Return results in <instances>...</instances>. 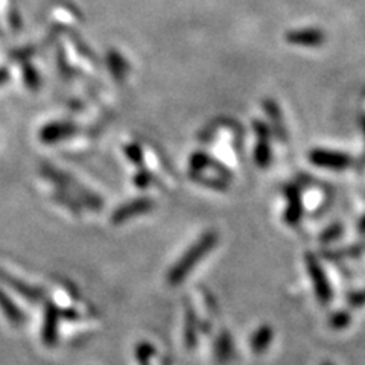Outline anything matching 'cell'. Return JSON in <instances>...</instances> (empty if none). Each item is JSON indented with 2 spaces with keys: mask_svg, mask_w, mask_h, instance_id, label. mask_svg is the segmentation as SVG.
I'll list each match as a JSON object with an SVG mask.
<instances>
[{
  "mask_svg": "<svg viewBox=\"0 0 365 365\" xmlns=\"http://www.w3.org/2000/svg\"><path fill=\"white\" fill-rule=\"evenodd\" d=\"M107 60H108V67H110V71L113 72L114 78L119 79V81H120V79H123L125 76H127L128 64L125 63L123 56H120L118 52L111 51L107 55Z\"/></svg>",
  "mask_w": 365,
  "mask_h": 365,
  "instance_id": "cell-15",
  "label": "cell"
},
{
  "mask_svg": "<svg viewBox=\"0 0 365 365\" xmlns=\"http://www.w3.org/2000/svg\"><path fill=\"white\" fill-rule=\"evenodd\" d=\"M0 309L4 311L9 323L21 324L25 322V315H23V312L16 306V303L11 300L2 289H0Z\"/></svg>",
  "mask_w": 365,
  "mask_h": 365,
  "instance_id": "cell-13",
  "label": "cell"
},
{
  "mask_svg": "<svg viewBox=\"0 0 365 365\" xmlns=\"http://www.w3.org/2000/svg\"><path fill=\"white\" fill-rule=\"evenodd\" d=\"M287 40L292 44L300 46H317L323 41V34L315 29H300L287 34Z\"/></svg>",
  "mask_w": 365,
  "mask_h": 365,
  "instance_id": "cell-11",
  "label": "cell"
},
{
  "mask_svg": "<svg viewBox=\"0 0 365 365\" xmlns=\"http://www.w3.org/2000/svg\"><path fill=\"white\" fill-rule=\"evenodd\" d=\"M306 260H307V267H309V274H311V277H312L314 287L317 289L318 299L322 300V302H327L330 299V289H329V284L326 282V277H324L322 268H319L318 262L311 255L307 256Z\"/></svg>",
  "mask_w": 365,
  "mask_h": 365,
  "instance_id": "cell-8",
  "label": "cell"
},
{
  "mask_svg": "<svg viewBox=\"0 0 365 365\" xmlns=\"http://www.w3.org/2000/svg\"><path fill=\"white\" fill-rule=\"evenodd\" d=\"M311 160L319 166H342L344 163V158L341 155L326 151H314L311 154Z\"/></svg>",
  "mask_w": 365,
  "mask_h": 365,
  "instance_id": "cell-16",
  "label": "cell"
},
{
  "mask_svg": "<svg viewBox=\"0 0 365 365\" xmlns=\"http://www.w3.org/2000/svg\"><path fill=\"white\" fill-rule=\"evenodd\" d=\"M209 163H210V160L207 155L193 154L192 160H190V168H192V170H201L205 166H209Z\"/></svg>",
  "mask_w": 365,
  "mask_h": 365,
  "instance_id": "cell-19",
  "label": "cell"
},
{
  "mask_svg": "<svg viewBox=\"0 0 365 365\" xmlns=\"http://www.w3.org/2000/svg\"><path fill=\"white\" fill-rule=\"evenodd\" d=\"M198 334H200V322H198L197 312L189 307L185 318V344L189 350L197 347Z\"/></svg>",
  "mask_w": 365,
  "mask_h": 365,
  "instance_id": "cell-12",
  "label": "cell"
},
{
  "mask_svg": "<svg viewBox=\"0 0 365 365\" xmlns=\"http://www.w3.org/2000/svg\"><path fill=\"white\" fill-rule=\"evenodd\" d=\"M255 130L259 137L256 150H255V162L259 168H267L271 163V146H269V128L262 120L255 122Z\"/></svg>",
  "mask_w": 365,
  "mask_h": 365,
  "instance_id": "cell-4",
  "label": "cell"
},
{
  "mask_svg": "<svg viewBox=\"0 0 365 365\" xmlns=\"http://www.w3.org/2000/svg\"><path fill=\"white\" fill-rule=\"evenodd\" d=\"M274 339V330L269 324H262L257 327L253 335L250 338V347L253 350L255 355H262V353L267 351L269 346L272 344Z\"/></svg>",
  "mask_w": 365,
  "mask_h": 365,
  "instance_id": "cell-9",
  "label": "cell"
},
{
  "mask_svg": "<svg viewBox=\"0 0 365 365\" xmlns=\"http://www.w3.org/2000/svg\"><path fill=\"white\" fill-rule=\"evenodd\" d=\"M134 182H135L137 187H142V189L148 187L151 185L150 173H148V170H140V173L134 177Z\"/></svg>",
  "mask_w": 365,
  "mask_h": 365,
  "instance_id": "cell-20",
  "label": "cell"
},
{
  "mask_svg": "<svg viewBox=\"0 0 365 365\" xmlns=\"http://www.w3.org/2000/svg\"><path fill=\"white\" fill-rule=\"evenodd\" d=\"M125 153H127L128 158L131 160V162L137 166L142 165V160H143V154H142V150L137 145H128L127 148H125Z\"/></svg>",
  "mask_w": 365,
  "mask_h": 365,
  "instance_id": "cell-18",
  "label": "cell"
},
{
  "mask_svg": "<svg viewBox=\"0 0 365 365\" xmlns=\"http://www.w3.org/2000/svg\"><path fill=\"white\" fill-rule=\"evenodd\" d=\"M154 356L155 349L151 342H140V344L135 347V361L139 365H150Z\"/></svg>",
  "mask_w": 365,
  "mask_h": 365,
  "instance_id": "cell-17",
  "label": "cell"
},
{
  "mask_svg": "<svg viewBox=\"0 0 365 365\" xmlns=\"http://www.w3.org/2000/svg\"><path fill=\"white\" fill-rule=\"evenodd\" d=\"M287 198H288V209L284 212V220L289 225H297L302 218V201L300 193L295 186L287 187Z\"/></svg>",
  "mask_w": 365,
  "mask_h": 365,
  "instance_id": "cell-10",
  "label": "cell"
},
{
  "mask_svg": "<svg viewBox=\"0 0 365 365\" xmlns=\"http://www.w3.org/2000/svg\"><path fill=\"white\" fill-rule=\"evenodd\" d=\"M78 131V128L75 127L73 123L68 122H55V123H49L41 130V140L46 143H53V142H60L67 139V137L75 135V133Z\"/></svg>",
  "mask_w": 365,
  "mask_h": 365,
  "instance_id": "cell-7",
  "label": "cell"
},
{
  "mask_svg": "<svg viewBox=\"0 0 365 365\" xmlns=\"http://www.w3.org/2000/svg\"><path fill=\"white\" fill-rule=\"evenodd\" d=\"M0 282H4L6 287H9L11 289H14L17 294H20L21 297H25L29 302L32 303H40L44 300V291L40 288L32 287V284H28L25 282H21L13 276H9L5 271L0 269Z\"/></svg>",
  "mask_w": 365,
  "mask_h": 365,
  "instance_id": "cell-5",
  "label": "cell"
},
{
  "mask_svg": "<svg viewBox=\"0 0 365 365\" xmlns=\"http://www.w3.org/2000/svg\"><path fill=\"white\" fill-rule=\"evenodd\" d=\"M264 107H265V111L268 116L271 118L272 120V128L274 131H276V134L279 137H282V139H284V134H287V131H284L283 128V123H282V114H280V110L277 107V104L274 101L268 99L264 102Z\"/></svg>",
  "mask_w": 365,
  "mask_h": 365,
  "instance_id": "cell-14",
  "label": "cell"
},
{
  "mask_svg": "<svg viewBox=\"0 0 365 365\" xmlns=\"http://www.w3.org/2000/svg\"><path fill=\"white\" fill-rule=\"evenodd\" d=\"M213 358L216 364L220 365H227L235 358V342L233 336L224 330L215 339L213 344Z\"/></svg>",
  "mask_w": 365,
  "mask_h": 365,
  "instance_id": "cell-6",
  "label": "cell"
},
{
  "mask_svg": "<svg viewBox=\"0 0 365 365\" xmlns=\"http://www.w3.org/2000/svg\"><path fill=\"white\" fill-rule=\"evenodd\" d=\"M154 209V201L150 198H139V200H134L130 201L127 204L120 205V207L113 213L111 216V222L113 224H123L130 221L134 216H139L143 213L151 212Z\"/></svg>",
  "mask_w": 365,
  "mask_h": 365,
  "instance_id": "cell-3",
  "label": "cell"
},
{
  "mask_svg": "<svg viewBox=\"0 0 365 365\" xmlns=\"http://www.w3.org/2000/svg\"><path fill=\"white\" fill-rule=\"evenodd\" d=\"M43 330L41 339L46 347H53L58 342V324L61 318V309L55 303L44 304V315H43Z\"/></svg>",
  "mask_w": 365,
  "mask_h": 365,
  "instance_id": "cell-2",
  "label": "cell"
},
{
  "mask_svg": "<svg viewBox=\"0 0 365 365\" xmlns=\"http://www.w3.org/2000/svg\"><path fill=\"white\" fill-rule=\"evenodd\" d=\"M216 244H218V235L215 232H205L198 241L175 262V265L169 269L166 276V282L169 287H178V284L185 282L186 277L193 271V268L210 253L216 247Z\"/></svg>",
  "mask_w": 365,
  "mask_h": 365,
  "instance_id": "cell-1",
  "label": "cell"
}]
</instances>
